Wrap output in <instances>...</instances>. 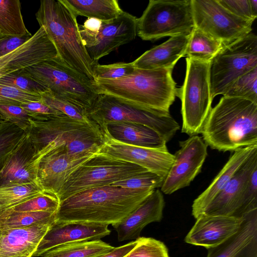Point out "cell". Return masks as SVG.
Returning a JSON list of instances; mask_svg holds the SVG:
<instances>
[{
	"mask_svg": "<svg viewBox=\"0 0 257 257\" xmlns=\"http://www.w3.org/2000/svg\"><path fill=\"white\" fill-rule=\"evenodd\" d=\"M186 70L182 86L177 89L181 101V132L190 137L201 134L212 108L210 83V62L186 58Z\"/></svg>",
	"mask_w": 257,
	"mask_h": 257,
	"instance_id": "7",
	"label": "cell"
},
{
	"mask_svg": "<svg viewBox=\"0 0 257 257\" xmlns=\"http://www.w3.org/2000/svg\"><path fill=\"white\" fill-rule=\"evenodd\" d=\"M28 138L0 163V186L37 182L38 165L24 153Z\"/></svg>",
	"mask_w": 257,
	"mask_h": 257,
	"instance_id": "27",
	"label": "cell"
},
{
	"mask_svg": "<svg viewBox=\"0 0 257 257\" xmlns=\"http://www.w3.org/2000/svg\"><path fill=\"white\" fill-rule=\"evenodd\" d=\"M138 19L123 12L116 18L102 21L100 29L86 48L95 64L119 46L133 41L137 36Z\"/></svg>",
	"mask_w": 257,
	"mask_h": 257,
	"instance_id": "17",
	"label": "cell"
},
{
	"mask_svg": "<svg viewBox=\"0 0 257 257\" xmlns=\"http://www.w3.org/2000/svg\"><path fill=\"white\" fill-rule=\"evenodd\" d=\"M257 68V36L250 32L224 45L210 64L212 98L223 95L238 78Z\"/></svg>",
	"mask_w": 257,
	"mask_h": 257,
	"instance_id": "9",
	"label": "cell"
},
{
	"mask_svg": "<svg viewBox=\"0 0 257 257\" xmlns=\"http://www.w3.org/2000/svg\"><path fill=\"white\" fill-rule=\"evenodd\" d=\"M41 101L39 94L18 89L10 85L0 84V104L21 106L32 102Z\"/></svg>",
	"mask_w": 257,
	"mask_h": 257,
	"instance_id": "39",
	"label": "cell"
},
{
	"mask_svg": "<svg viewBox=\"0 0 257 257\" xmlns=\"http://www.w3.org/2000/svg\"><path fill=\"white\" fill-rule=\"evenodd\" d=\"M136 240V246L125 257H169L168 248L161 241L146 237Z\"/></svg>",
	"mask_w": 257,
	"mask_h": 257,
	"instance_id": "36",
	"label": "cell"
},
{
	"mask_svg": "<svg viewBox=\"0 0 257 257\" xmlns=\"http://www.w3.org/2000/svg\"><path fill=\"white\" fill-rule=\"evenodd\" d=\"M55 211L15 212L0 210V229L22 228L37 224L55 222Z\"/></svg>",
	"mask_w": 257,
	"mask_h": 257,
	"instance_id": "32",
	"label": "cell"
},
{
	"mask_svg": "<svg viewBox=\"0 0 257 257\" xmlns=\"http://www.w3.org/2000/svg\"><path fill=\"white\" fill-rule=\"evenodd\" d=\"M18 72L87 115L99 95L93 82L68 67L57 56Z\"/></svg>",
	"mask_w": 257,
	"mask_h": 257,
	"instance_id": "6",
	"label": "cell"
},
{
	"mask_svg": "<svg viewBox=\"0 0 257 257\" xmlns=\"http://www.w3.org/2000/svg\"><path fill=\"white\" fill-rule=\"evenodd\" d=\"M256 166L257 149L239 168L226 186L210 202L201 215L243 218L248 214L244 206V190L247 180Z\"/></svg>",
	"mask_w": 257,
	"mask_h": 257,
	"instance_id": "15",
	"label": "cell"
},
{
	"mask_svg": "<svg viewBox=\"0 0 257 257\" xmlns=\"http://www.w3.org/2000/svg\"><path fill=\"white\" fill-rule=\"evenodd\" d=\"M249 5L251 11L253 15L256 18L257 17V1L249 0Z\"/></svg>",
	"mask_w": 257,
	"mask_h": 257,
	"instance_id": "48",
	"label": "cell"
},
{
	"mask_svg": "<svg viewBox=\"0 0 257 257\" xmlns=\"http://www.w3.org/2000/svg\"><path fill=\"white\" fill-rule=\"evenodd\" d=\"M35 116L20 106L0 104V117L25 132L29 130L30 120Z\"/></svg>",
	"mask_w": 257,
	"mask_h": 257,
	"instance_id": "41",
	"label": "cell"
},
{
	"mask_svg": "<svg viewBox=\"0 0 257 257\" xmlns=\"http://www.w3.org/2000/svg\"><path fill=\"white\" fill-rule=\"evenodd\" d=\"M164 180L151 172L139 174L133 177L114 182L110 185L126 189H158Z\"/></svg>",
	"mask_w": 257,
	"mask_h": 257,
	"instance_id": "38",
	"label": "cell"
},
{
	"mask_svg": "<svg viewBox=\"0 0 257 257\" xmlns=\"http://www.w3.org/2000/svg\"><path fill=\"white\" fill-rule=\"evenodd\" d=\"M206 257H257V209L244 217L237 232L208 249Z\"/></svg>",
	"mask_w": 257,
	"mask_h": 257,
	"instance_id": "23",
	"label": "cell"
},
{
	"mask_svg": "<svg viewBox=\"0 0 257 257\" xmlns=\"http://www.w3.org/2000/svg\"><path fill=\"white\" fill-rule=\"evenodd\" d=\"M44 193L37 182H31L0 186V210Z\"/></svg>",
	"mask_w": 257,
	"mask_h": 257,
	"instance_id": "33",
	"label": "cell"
},
{
	"mask_svg": "<svg viewBox=\"0 0 257 257\" xmlns=\"http://www.w3.org/2000/svg\"><path fill=\"white\" fill-rule=\"evenodd\" d=\"M20 106L34 115H58L63 114L41 101L30 102Z\"/></svg>",
	"mask_w": 257,
	"mask_h": 257,
	"instance_id": "45",
	"label": "cell"
},
{
	"mask_svg": "<svg viewBox=\"0 0 257 257\" xmlns=\"http://www.w3.org/2000/svg\"><path fill=\"white\" fill-rule=\"evenodd\" d=\"M106 137L128 145L160 148L166 146V141L153 129L137 123L113 122L104 125Z\"/></svg>",
	"mask_w": 257,
	"mask_h": 257,
	"instance_id": "26",
	"label": "cell"
},
{
	"mask_svg": "<svg viewBox=\"0 0 257 257\" xmlns=\"http://www.w3.org/2000/svg\"><path fill=\"white\" fill-rule=\"evenodd\" d=\"M78 16L93 18L101 21L114 19L123 11L117 0H62Z\"/></svg>",
	"mask_w": 257,
	"mask_h": 257,
	"instance_id": "28",
	"label": "cell"
},
{
	"mask_svg": "<svg viewBox=\"0 0 257 257\" xmlns=\"http://www.w3.org/2000/svg\"><path fill=\"white\" fill-rule=\"evenodd\" d=\"M189 37L190 35L171 37L132 62L134 67L145 70L173 69L178 61L185 56Z\"/></svg>",
	"mask_w": 257,
	"mask_h": 257,
	"instance_id": "24",
	"label": "cell"
},
{
	"mask_svg": "<svg viewBox=\"0 0 257 257\" xmlns=\"http://www.w3.org/2000/svg\"><path fill=\"white\" fill-rule=\"evenodd\" d=\"M135 68L132 62H117L107 65L96 63L93 66L94 80L121 78L131 74Z\"/></svg>",
	"mask_w": 257,
	"mask_h": 257,
	"instance_id": "40",
	"label": "cell"
},
{
	"mask_svg": "<svg viewBox=\"0 0 257 257\" xmlns=\"http://www.w3.org/2000/svg\"><path fill=\"white\" fill-rule=\"evenodd\" d=\"M28 138L27 132L0 131V163Z\"/></svg>",
	"mask_w": 257,
	"mask_h": 257,
	"instance_id": "43",
	"label": "cell"
},
{
	"mask_svg": "<svg viewBox=\"0 0 257 257\" xmlns=\"http://www.w3.org/2000/svg\"><path fill=\"white\" fill-rule=\"evenodd\" d=\"M31 36L9 37L2 40L0 41V56L15 50L27 42Z\"/></svg>",
	"mask_w": 257,
	"mask_h": 257,
	"instance_id": "46",
	"label": "cell"
},
{
	"mask_svg": "<svg viewBox=\"0 0 257 257\" xmlns=\"http://www.w3.org/2000/svg\"><path fill=\"white\" fill-rule=\"evenodd\" d=\"M36 18L52 40L57 57L68 67L93 82V66L81 40L77 16L62 0L40 2Z\"/></svg>",
	"mask_w": 257,
	"mask_h": 257,
	"instance_id": "5",
	"label": "cell"
},
{
	"mask_svg": "<svg viewBox=\"0 0 257 257\" xmlns=\"http://www.w3.org/2000/svg\"><path fill=\"white\" fill-rule=\"evenodd\" d=\"M165 199L162 192L156 189L132 213L120 221L112 225L117 232L118 241L137 239L149 224L160 221L163 217Z\"/></svg>",
	"mask_w": 257,
	"mask_h": 257,
	"instance_id": "21",
	"label": "cell"
},
{
	"mask_svg": "<svg viewBox=\"0 0 257 257\" xmlns=\"http://www.w3.org/2000/svg\"><path fill=\"white\" fill-rule=\"evenodd\" d=\"M180 149L174 154V162L164 179L161 191L165 194L190 185L201 172L207 156V145L198 135L179 142Z\"/></svg>",
	"mask_w": 257,
	"mask_h": 257,
	"instance_id": "13",
	"label": "cell"
},
{
	"mask_svg": "<svg viewBox=\"0 0 257 257\" xmlns=\"http://www.w3.org/2000/svg\"><path fill=\"white\" fill-rule=\"evenodd\" d=\"M154 190L108 185L84 190L60 203L55 222L112 225L132 213Z\"/></svg>",
	"mask_w": 257,
	"mask_h": 257,
	"instance_id": "1",
	"label": "cell"
},
{
	"mask_svg": "<svg viewBox=\"0 0 257 257\" xmlns=\"http://www.w3.org/2000/svg\"><path fill=\"white\" fill-rule=\"evenodd\" d=\"M173 69L135 68L130 75L115 80H95L98 94L115 97L137 108L169 115L177 95Z\"/></svg>",
	"mask_w": 257,
	"mask_h": 257,
	"instance_id": "3",
	"label": "cell"
},
{
	"mask_svg": "<svg viewBox=\"0 0 257 257\" xmlns=\"http://www.w3.org/2000/svg\"><path fill=\"white\" fill-rule=\"evenodd\" d=\"M226 10L239 17L254 21L255 18L250 10L249 0H218Z\"/></svg>",
	"mask_w": 257,
	"mask_h": 257,
	"instance_id": "44",
	"label": "cell"
},
{
	"mask_svg": "<svg viewBox=\"0 0 257 257\" xmlns=\"http://www.w3.org/2000/svg\"><path fill=\"white\" fill-rule=\"evenodd\" d=\"M101 239L70 242L57 246L41 257H100L114 248Z\"/></svg>",
	"mask_w": 257,
	"mask_h": 257,
	"instance_id": "29",
	"label": "cell"
},
{
	"mask_svg": "<svg viewBox=\"0 0 257 257\" xmlns=\"http://www.w3.org/2000/svg\"><path fill=\"white\" fill-rule=\"evenodd\" d=\"M87 116L102 130L105 124L113 122H128L147 126L158 133L167 143L180 127L171 115H158L105 94H99Z\"/></svg>",
	"mask_w": 257,
	"mask_h": 257,
	"instance_id": "11",
	"label": "cell"
},
{
	"mask_svg": "<svg viewBox=\"0 0 257 257\" xmlns=\"http://www.w3.org/2000/svg\"><path fill=\"white\" fill-rule=\"evenodd\" d=\"M30 122L27 133L34 147L32 158L38 166L43 158L60 149L76 156L97 154L105 140L97 123L78 121L64 114L37 115Z\"/></svg>",
	"mask_w": 257,
	"mask_h": 257,
	"instance_id": "2",
	"label": "cell"
},
{
	"mask_svg": "<svg viewBox=\"0 0 257 257\" xmlns=\"http://www.w3.org/2000/svg\"><path fill=\"white\" fill-rule=\"evenodd\" d=\"M137 240L114 248L100 257H125L137 244Z\"/></svg>",
	"mask_w": 257,
	"mask_h": 257,
	"instance_id": "47",
	"label": "cell"
},
{
	"mask_svg": "<svg viewBox=\"0 0 257 257\" xmlns=\"http://www.w3.org/2000/svg\"><path fill=\"white\" fill-rule=\"evenodd\" d=\"M195 27L229 44L252 32L253 21L234 15L218 0H191Z\"/></svg>",
	"mask_w": 257,
	"mask_h": 257,
	"instance_id": "12",
	"label": "cell"
},
{
	"mask_svg": "<svg viewBox=\"0 0 257 257\" xmlns=\"http://www.w3.org/2000/svg\"><path fill=\"white\" fill-rule=\"evenodd\" d=\"M6 38H7V37H4V36H3L2 35H1L0 34V41H1L2 40H4V39H5Z\"/></svg>",
	"mask_w": 257,
	"mask_h": 257,
	"instance_id": "49",
	"label": "cell"
},
{
	"mask_svg": "<svg viewBox=\"0 0 257 257\" xmlns=\"http://www.w3.org/2000/svg\"><path fill=\"white\" fill-rule=\"evenodd\" d=\"M195 28L191 0H150L137 21V35L152 41L189 35Z\"/></svg>",
	"mask_w": 257,
	"mask_h": 257,
	"instance_id": "8",
	"label": "cell"
},
{
	"mask_svg": "<svg viewBox=\"0 0 257 257\" xmlns=\"http://www.w3.org/2000/svg\"><path fill=\"white\" fill-rule=\"evenodd\" d=\"M41 102L66 116L82 122L95 123L81 109L72 104L56 97L48 90L41 93Z\"/></svg>",
	"mask_w": 257,
	"mask_h": 257,
	"instance_id": "37",
	"label": "cell"
},
{
	"mask_svg": "<svg viewBox=\"0 0 257 257\" xmlns=\"http://www.w3.org/2000/svg\"><path fill=\"white\" fill-rule=\"evenodd\" d=\"M201 134L207 146L220 152L257 145V104L223 96L211 108Z\"/></svg>",
	"mask_w": 257,
	"mask_h": 257,
	"instance_id": "4",
	"label": "cell"
},
{
	"mask_svg": "<svg viewBox=\"0 0 257 257\" xmlns=\"http://www.w3.org/2000/svg\"><path fill=\"white\" fill-rule=\"evenodd\" d=\"M98 154L131 163L145 168L163 180L174 162V154L167 146L148 148L128 145L105 136Z\"/></svg>",
	"mask_w": 257,
	"mask_h": 257,
	"instance_id": "14",
	"label": "cell"
},
{
	"mask_svg": "<svg viewBox=\"0 0 257 257\" xmlns=\"http://www.w3.org/2000/svg\"><path fill=\"white\" fill-rule=\"evenodd\" d=\"M96 154L80 157L69 154L65 149L54 151L40 160L37 182L44 192L57 197L70 175Z\"/></svg>",
	"mask_w": 257,
	"mask_h": 257,
	"instance_id": "18",
	"label": "cell"
},
{
	"mask_svg": "<svg viewBox=\"0 0 257 257\" xmlns=\"http://www.w3.org/2000/svg\"><path fill=\"white\" fill-rule=\"evenodd\" d=\"M243 218L200 215L186 235L185 242L207 249L214 247L237 232Z\"/></svg>",
	"mask_w": 257,
	"mask_h": 257,
	"instance_id": "20",
	"label": "cell"
},
{
	"mask_svg": "<svg viewBox=\"0 0 257 257\" xmlns=\"http://www.w3.org/2000/svg\"><path fill=\"white\" fill-rule=\"evenodd\" d=\"M54 222L0 229V257H33L40 241Z\"/></svg>",
	"mask_w": 257,
	"mask_h": 257,
	"instance_id": "22",
	"label": "cell"
},
{
	"mask_svg": "<svg viewBox=\"0 0 257 257\" xmlns=\"http://www.w3.org/2000/svg\"><path fill=\"white\" fill-rule=\"evenodd\" d=\"M0 34L4 37L31 36L21 13L19 0H0Z\"/></svg>",
	"mask_w": 257,
	"mask_h": 257,
	"instance_id": "30",
	"label": "cell"
},
{
	"mask_svg": "<svg viewBox=\"0 0 257 257\" xmlns=\"http://www.w3.org/2000/svg\"><path fill=\"white\" fill-rule=\"evenodd\" d=\"M0 84L10 85L24 91L39 94L47 90L44 86L19 72L1 78Z\"/></svg>",
	"mask_w": 257,
	"mask_h": 257,
	"instance_id": "42",
	"label": "cell"
},
{
	"mask_svg": "<svg viewBox=\"0 0 257 257\" xmlns=\"http://www.w3.org/2000/svg\"><path fill=\"white\" fill-rule=\"evenodd\" d=\"M222 95L243 98L257 104V68L238 78Z\"/></svg>",
	"mask_w": 257,
	"mask_h": 257,
	"instance_id": "34",
	"label": "cell"
},
{
	"mask_svg": "<svg viewBox=\"0 0 257 257\" xmlns=\"http://www.w3.org/2000/svg\"><path fill=\"white\" fill-rule=\"evenodd\" d=\"M147 171L137 165L96 154L70 175L57 198L60 203L80 192L110 185Z\"/></svg>",
	"mask_w": 257,
	"mask_h": 257,
	"instance_id": "10",
	"label": "cell"
},
{
	"mask_svg": "<svg viewBox=\"0 0 257 257\" xmlns=\"http://www.w3.org/2000/svg\"><path fill=\"white\" fill-rule=\"evenodd\" d=\"M57 56L56 48L43 26L25 43L0 56V78Z\"/></svg>",
	"mask_w": 257,
	"mask_h": 257,
	"instance_id": "16",
	"label": "cell"
},
{
	"mask_svg": "<svg viewBox=\"0 0 257 257\" xmlns=\"http://www.w3.org/2000/svg\"><path fill=\"white\" fill-rule=\"evenodd\" d=\"M256 149L257 145H255L234 152L211 183L194 200L192 215L195 219L203 213L210 202L226 186L239 168Z\"/></svg>",
	"mask_w": 257,
	"mask_h": 257,
	"instance_id": "25",
	"label": "cell"
},
{
	"mask_svg": "<svg viewBox=\"0 0 257 257\" xmlns=\"http://www.w3.org/2000/svg\"><path fill=\"white\" fill-rule=\"evenodd\" d=\"M107 225L82 222H55L40 241L33 256H41L49 250L64 244L100 239L110 234Z\"/></svg>",
	"mask_w": 257,
	"mask_h": 257,
	"instance_id": "19",
	"label": "cell"
},
{
	"mask_svg": "<svg viewBox=\"0 0 257 257\" xmlns=\"http://www.w3.org/2000/svg\"><path fill=\"white\" fill-rule=\"evenodd\" d=\"M59 204L56 196L44 192L6 209L15 212H56Z\"/></svg>",
	"mask_w": 257,
	"mask_h": 257,
	"instance_id": "35",
	"label": "cell"
},
{
	"mask_svg": "<svg viewBox=\"0 0 257 257\" xmlns=\"http://www.w3.org/2000/svg\"><path fill=\"white\" fill-rule=\"evenodd\" d=\"M223 44L195 27L190 35L185 56L204 62H211L219 52Z\"/></svg>",
	"mask_w": 257,
	"mask_h": 257,
	"instance_id": "31",
	"label": "cell"
}]
</instances>
